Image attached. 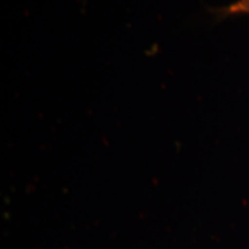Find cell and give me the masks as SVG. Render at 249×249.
<instances>
[{
	"mask_svg": "<svg viewBox=\"0 0 249 249\" xmlns=\"http://www.w3.org/2000/svg\"><path fill=\"white\" fill-rule=\"evenodd\" d=\"M229 13L231 14H249V0H239L230 6Z\"/></svg>",
	"mask_w": 249,
	"mask_h": 249,
	"instance_id": "cell-1",
	"label": "cell"
}]
</instances>
